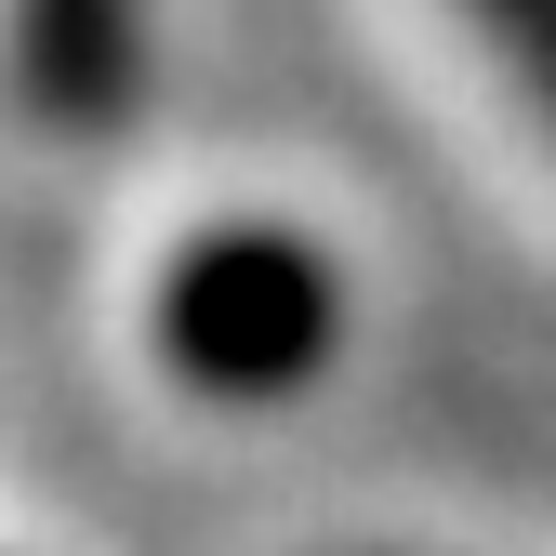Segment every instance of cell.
Segmentation results:
<instances>
[{"label":"cell","instance_id":"1","mask_svg":"<svg viewBox=\"0 0 556 556\" xmlns=\"http://www.w3.org/2000/svg\"><path fill=\"white\" fill-rule=\"evenodd\" d=\"M331 331H344V278L318 239L292 226H199L173 265H160V358L173 384L199 397H226V410H265V397H292L331 371Z\"/></svg>","mask_w":556,"mask_h":556},{"label":"cell","instance_id":"2","mask_svg":"<svg viewBox=\"0 0 556 556\" xmlns=\"http://www.w3.org/2000/svg\"><path fill=\"white\" fill-rule=\"evenodd\" d=\"M14 80L53 132H119L147 93V0H14Z\"/></svg>","mask_w":556,"mask_h":556},{"label":"cell","instance_id":"3","mask_svg":"<svg viewBox=\"0 0 556 556\" xmlns=\"http://www.w3.org/2000/svg\"><path fill=\"white\" fill-rule=\"evenodd\" d=\"M477 27H491V53L517 66V80L543 93V119H556V0H464Z\"/></svg>","mask_w":556,"mask_h":556}]
</instances>
